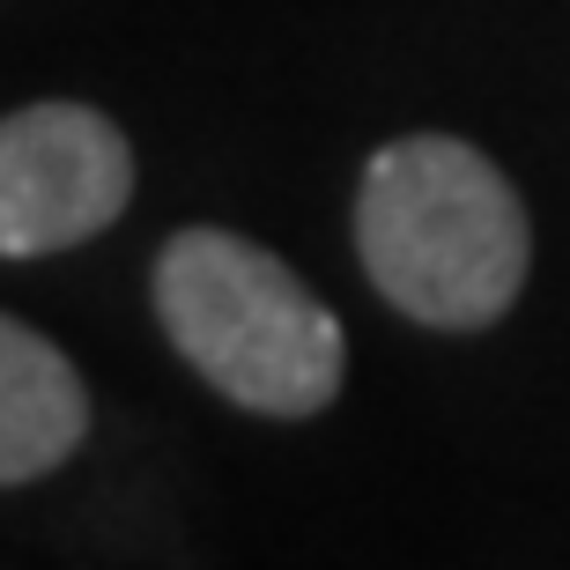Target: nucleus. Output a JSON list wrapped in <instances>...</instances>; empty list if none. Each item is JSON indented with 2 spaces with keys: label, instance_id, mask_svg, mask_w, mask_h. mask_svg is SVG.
I'll return each instance as SVG.
<instances>
[{
  "label": "nucleus",
  "instance_id": "4",
  "mask_svg": "<svg viewBox=\"0 0 570 570\" xmlns=\"http://www.w3.org/2000/svg\"><path fill=\"white\" fill-rule=\"evenodd\" d=\"M89 438V385L60 341L0 312V482H38Z\"/></svg>",
  "mask_w": 570,
  "mask_h": 570
},
{
  "label": "nucleus",
  "instance_id": "3",
  "mask_svg": "<svg viewBox=\"0 0 570 570\" xmlns=\"http://www.w3.org/2000/svg\"><path fill=\"white\" fill-rule=\"evenodd\" d=\"M134 200V148L97 105H22L0 119V259H45L111 230Z\"/></svg>",
  "mask_w": 570,
  "mask_h": 570
},
{
  "label": "nucleus",
  "instance_id": "2",
  "mask_svg": "<svg viewBox=\"0 0 570 570\" xmlns=\"http://www.w3.org/2000/svg\"><path fill=\"white\" fill-rule=\"evenodd\" d=\"M156 318L170 348L253 415H318L334 407L348 341L341 318L282 267L267 245L193 223L156 253Z\"/></svg>",
  "mask_w": 570,
  "mask_h": 570
},
{
  "label": "nucleus",
  "instance_id": "1",
  "mask_svg": "<svg viewBox=\"0 0 570 570\" xmlns=\"http://www.w3.org/2000/svg\"><path fill=\"white\" fill-rule=\"evenodd\" d=\"M356 259L393 312L438 334H482L519 304L533 223L504 170L460 134H407L363 164Z\"/></svg>",
  "mask_w": 570,
  "mask_h": 570
}]
</instances>
